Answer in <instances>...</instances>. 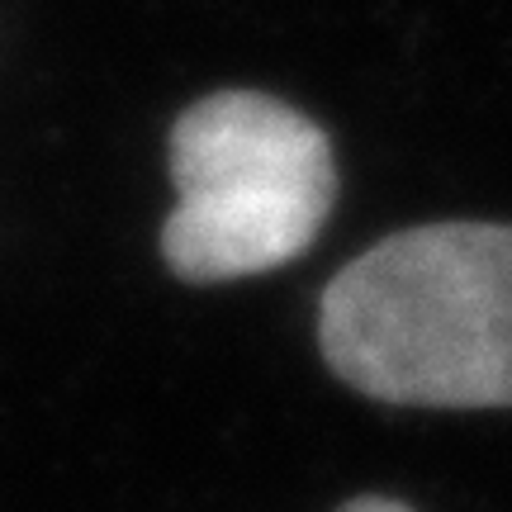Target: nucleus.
Wrapping results in <instances>:
<instances>
[{
    "label": "nucleus",
    "mask_w": 512,
    "mask_h": 512,
    "mask_svg": "<svg viewBox=\"0 0 512 512\" xmlns=\"http://www.w3.org/2000/svg\"><path fill=\"white\" fill-rule=\"evenodd\" d=\"M337 380L408 408H512V228L427 223L356 256L323 294Z\"/></svg>",
    "instance_id": "obj_1"
},
{
    "label": "nucleus",
    "mask_w": 512,
    "mask_h": 512,
    "mask_svg": "<svg viewBox=\"0 0 512 512\" xmlns=\"http://www.w3.org/2000/svg\"><path fill=\"white\" fill-rule=\"evenodd\" d=\"M176 209L166 266L190 285L275 271L304 252L337 200L328 133L261 91H219L171 128Z\"/></svg>",
    "instance_id": "obj_2"
},
{
    "label": "nucleus",
    "mask_w": 512,
    "mask_h": 512,
    "mask_svg": "<svg viewBox=\"0 0 512 512\" xmlns=\"http://www.w3.org/2000/svg\"><path fill=\"white\" fill-rule=\"evenodd\" d=\"M342 512H413V508H403L394 498H356V503H347Z\"/></svg>",
    "instance_id": "obj_3"
}]
</instances>
